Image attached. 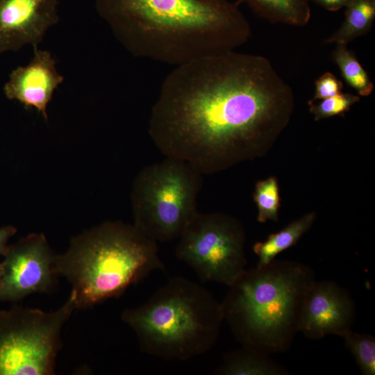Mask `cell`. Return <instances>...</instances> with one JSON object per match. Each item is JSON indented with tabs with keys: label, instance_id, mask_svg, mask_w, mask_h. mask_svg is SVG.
<instances>
[{
	"label": "cell",
	"instance_id": "cell-11",
	"mask_svg": "<svg viewBox=\"0 0 375 375\" xmlns=\"http://www.w3.org/2000/svg\"><path fill=\"white\" fill-rule=\"evenodd\" d=\"M59 0H0V55L38 47L59 21Z\"/></svg>",
	"mask_w": 375,
	"mask_h": 375
},
{
	"label": "cell",
	"instance_id": "cell-10",
	"mask_svg": "<svg viewBox=\"0 0 375 375\" xmlns=\"http://www.w3.org/2000/svg\"><path fill=\"white\" fill-rule=\"evenodd\" d=\"M355 317V303L347 289L333 281H315L304 301L299 332L310 339L342 337Z\"/></svg>",
	"mask_w": 375,
	"mask_h": 375
},
{
	"label": "cell",
	"instance_id": "cell-7",
	"mask_svg": "<svg viewBox=\"0 0 375 375\" xmlns=\"http://www.w3.org/2000/svg\"><path fill=\"white\" fill-rule=\"evenodd\" d=\"M74 310L71 291L54 311L19 306L0 311V375L54 374L61 331Z\"/></svg>",
	"mask_w": 375,
	"mask_h": 375
},
{
	"label": "cell",
	"instance_id": "cell-9",
	"mask_svg": "<svg viewBox=\"0 0 375 375\" xmlns=\"http://www.w3.org/2000/svg\"><path fill=\"white\" fill-rule=\"evenodd\" d=\"M2 262L0 301L16 302L34 293L51 292L58 276L55 258L42 233H32L8 246Z\"/></svg>",
	"mask_w": 375,
	"mask_h": 375
},
{
	"label": "cell",
	"instance_id": "cell-24",
	"mask_svg": "<svg viewBox=\"0 0 375 375\" xmlns=\"http://www.w3.org/2000/svg\"><path fill=\"white\" fill-rule=\"evenodd\" d=\"M3 265H2V262H0V281L1 279V277L3 276Z\"/></svg>",
	"mask_w": 375,
	"mask_h": 375
},
{
	"label": "cell",
	"instance_id": "cell-4",
	"mask_svg": "<svg viewBox=\"0 0 375 375\" xmlns=\"http://www.w3.org/2000/svg\"><path fill=\"white\" fill-rule=\"evenodd\" d=\"M54 265L57 275L71 284L76 309L118 297L165 269L158 242L133 224L111 221L73 238L65 253L56 255Z\"/></svg>",
	"mask_w": 375,
	"mask_h": 375
},
{
	"label": "cell",
	"instance_id": "cell-18",
	"mask_svg": "<svg viewBox=\"0 0 375 375\" xmlns=\"http://www.w3.org/2000/svg\"><path fill=\"white\" fill-rule=\"evenodd\" d=\"M342 338L346 347L353 354L364 375L375 374V338L374 336L353 332L351 329Z\"/></svg>",
	"mask_w": 375,
	"mask_h": 375
},
{
	"label": "cell",
	"instance_id": "cell-19",
	"mask_svg": "<svg viewBox=\"0 0 375 375\" xmlns=\"http://www.w3.org/2000/svg\"><path fill=\"white\" fill-rule=\"evenodd\" d=\"M253 199L258 208L257 219L259 222L278 220L280 197L278 183L275 177L271 176L257 182Z\"/></svg>",
	"mask_w": 375,
	"mask_h": 375
},
{
	"label": "cell",
	"instance_id": "cell-13",
	"mask_svg": "<svg viewBox=\"0 0 375 375\" xmlns=\"http://www.w3.org/2000/svg\"><path fill=\"white\" fill-rule=\"evenodd\" d=\"M222 375H288V370L265 354L242 347L226 353L222 364L215 370Z\"/></svg>",
	"mask_w": 375,
	"mask_h": 375
},
{
	"label": "cell",
	"instance_id": "cell-8",
	"mask_svg": "<svg viewBox=\"0 0 375 375\" xmlns=\"http://www.w3.org/2000/svg\"><path fill=\"white\" fill-rule=\"evenodd\" d=\"M245 231L235 217L198 212L178 239L176 258L203 282L230 286L246 269Z\"/></svg>",
	"mask_w": 375,
	"mask_h": 375
},
{
	"label": "cell",
	"instance_id": "cell-2",
	"mask_svg": "<svg viewBox=\"0 0 375 375\" xmlns=\"http://www.w3.org/2000/svg\"><path fill=\"white\" fill-rule=\"evenodd\" d=\"M240 1L95 0L99 15L133 56L177 66L235 50L251 36Z\"/></svg>",
	"mask_w": 375,
	"mask_h": 375
},
{
	"label": "cell",
	"instance_id": "cell-14",
	"mask_svg": "<svg viewBox=\"0 0 375 375\" xmlns=\"http://www.w3.org/2000/svg\"><path fill=\"white\" fill-rule=\"evenodd\" d=\"M271 23L304 26L310 21L309 0H238Z\"/></svg>",
	"mask_w": 375,
	"mask_h": 375
},
{
	"label": "cell",
	"instance_id": "cell-3",
	"mask_svg": "<svg viewBox=\"0 0 375 375\" xmlns=\"http://www.w3.org/2000/svg\"><path fill=\"white\" fill-rule=\"evenodd\" d=\"M315 281L314 270L297 261L274 259L246 269L221 302L224 321L242 347L267 355L285 352L299 332Z\"/></svg>",
	"mask_w": 375,
	"mask_h": 375
},
{
	"label": "cell",
	"instance_id": "cell-20",
	"mask_svg": "<svg viewBox=\"0 0 375 375\" xmlns=\"http://www.w3.org/2000/svg\"><path fill=\"white\" fill-rule=\"evenodd\" d=\"M360 101L359 95L340 92L331 97L322 99L319 103L308 101L310 111L316 121L343 115Z\"/></svg>",
	"mask_w": 375,
	"mask_h": 375
},
{
	"label": "cell",
	"instance_id": "cell-22",
	"mask_svg": "<svg viewBox=\"0 0 375 375\" xmlns=\"http://www.w3.org/2000/svg\"><path fill=\"white\" fill-rule=\"evenodd\" d=\"M17 232L13 226L0 227V256H3L8 247V242Z\"/></svg>",
	"mask_w": 375,
	"mask_h": 375
},
{
	"label": "cell",
	"instance_id": "cell-6",
	"mask_svg": "<svg viewBox=\"0 0 375 375\" xmlns=\"http://www.w3.org/2000/svg\"><path fill=\"white\" fill-rule=\"evenodd\" d=\"M202 176L169 157L144 167L132 186L133 224L158 243L178 240L199 212Z\"/></svg>",
	"mask_w": 375,
	"mask_h": 375
},
{
	"label": "cell",
	"instance_id": "cell-23",
	"mask_svg": "<svg viewBox=\"0 0 375 375\" xmlns=\"http://www.w3.org/2000/svg\"><path fill=\"white\" fill-rule=\"evenodd\" d=\"M319 5L326 10L330 11H337L342 8H345L351 0H309Z\"/></svg>",
	"mask_w": 375,
	"mask_h": 375
},
{
	"label": "cell",
	"instance_id": "cell-17",
	"mask_svg": "<svg viewBox=\"0 0 375 375\" xmlns=\"http://www.w3.org/2000/svg\"><path fill=\"white\" fill-rule=\"evenodd\" d=\"M332 58L346 83L359 96L367 97L372 93L374 88L372 81L356 56L348 49L347 44H336Z\"/></svg>",
	"mask_w": 375,
	"mask_h": 375
},
{
	"label": "cell",
	"instance_id": "cell-1",
	"mask_svg": "<svg viewBox=\"0 0 375 375\" xmlns=\"http://www.w3.org/2000/svg\"><path fill=\"white\" fill-rule=\"evenodd\" d=\"M294 105L292 89L267 58L229 51L175 66L148 132L165 157L212 174L264 154Z\"/></svg>",
	"mask_w": 375,
	"mask_h": 375
},
{
	"label": "cell",
	"instance_id": "cell-5",
	"mask_svg": "<svg viewBox=\"0 0 375 375\" xmlns=\"http://www.w3.org/2000/svg\"><path fill=\"white\" fill-rule=\"evenodd\" d=\"M122 322L135 333L141 351L165 360H188L209 351L224 322L222 303L206 288L176 276Z\"/></svg>",
	"mask_w": 375,
	"mask_h": 375
},
{
	"label": "cell",
	"instance_id": "cell-16",
	"mask_svg": "<svg viewBox=\"0 0 375 375\" xmlns=\"http://www.w3.org/2000/svg\"><path fill=\"white\" fill-rule=\"evenodd\" d=\"M345 8L344 22L324 43L348 44L371 30L375 19V0H351Z\"/></svg>",
	"mask_w": 375,
	"mask_h": 375
},
{
	"label": "cell",
	"instance_id": "cell-15",
	"mask_svg": "<svg viewBox=\"0 0 375 375\" xmlns=\"http://www.w3.org/2000/svg\"><path fill=\"white\" fill-rule=\"evenodd\" d=\"M315 217V212L307 213L280 231L271 234L265 241L255 243L253 251L258 258L256 266L262 267L270 263L278 254L294 246L311 227Z\"/></svg>",
	"mask_w": 375,
	"mask_h": 375
},
{
	"label": "cell",
	"instance_id": "cell-21",
	"mask_svg": "<svg viewBox=\"0 0 375 375\" xmlns=\"http://www.w3.org/2000/svg\"><path fill=\"white\" fill-rule=\"evenodd\" d=\"M315 90L312 99L309 101L331 97L342 92L343 83L333 74L326 72L315 81Z\"/></svg>",
	"mask_w": 375,
	"mask_h": 375
},
{
	"label": "cell",
	"instance_id": "cell-12",
	"mask_svg": "<svg viewBox=\"0 0 375 375\" xmlns=\"http://www.w3.org/2000/svg\"><path fill=\"white\" fill-rule=\"evenodd\" d=\"M63 81L51 53L35 47L31 61L11 72L3 92L8 99L19 101L26 108L36 109L47 119V106Z\"/></svg>",
	"mask_w": 375,
	"mask_h": 375
}]
</instances>
